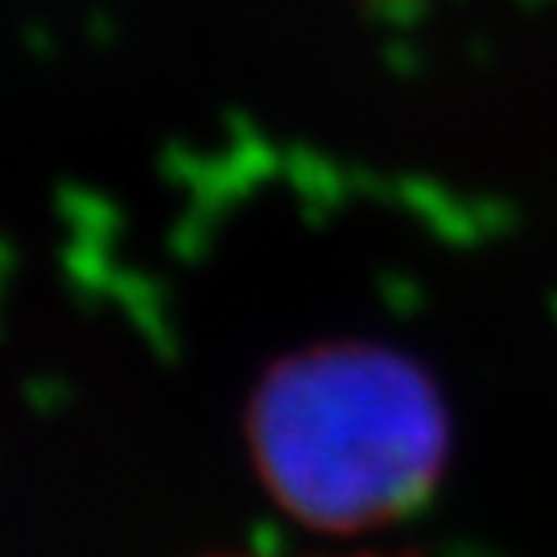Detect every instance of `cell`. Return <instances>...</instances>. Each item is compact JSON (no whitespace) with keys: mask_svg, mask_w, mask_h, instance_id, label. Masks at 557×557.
I'll return each mask as SVG.
<instances>
[{"mask_svg":"<svg viewBox=\"0 0 557 557\" xmlns=\"http://www.w3.org/2000/svg\"><path fill=\"white\" fill-rule=\"evenodd\" d=\"M252 458L289 517L359 533L413 512L446 467V409L409 359L326 347L277 363L252 400Z\"/></svg>","mask_w":557,"mask_h":557,"instance_id":"6da1fadb","label":"cell"}]
</instances>
